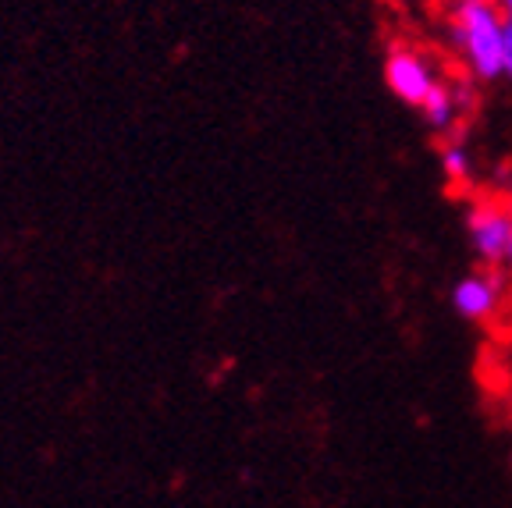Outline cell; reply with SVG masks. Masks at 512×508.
I'll return each mask as SVG.
<instances>
[{"mask_svg": "<svg viewBox=\"0 0 512 508\" xmlns=\"http://www.w3.org/2000/svg\"><path fill=\"white\" fill-rule=\"evenodd\" d=\"M505 29L509 22L495 0H459L452 15V40L477 79L495 82L505 75Z\"/></svg>", "mask_w": 512, "mask_h": 508, "instance_id": "obj_1", "label": "cell"}, {"mask_svg": "<svg viewBox=\"0 0 512 508\" xmlns=\"http://www.w3.org/2000/svg\"><path fill=\"white\" fill-rule=\"evenodd\" d=\"M505 75L512 79V25L505 29Z\"/></svg>", "mask_w": 512, "mask_h": 508, "instance_id": "obj_7", "label": "cell"}, {"mask_svg": "<svg viewBox=\"0 0 512 508\" xmlns=\"http://www.w3.org/2000/svg\"><path fill=\"white\" fill-rule=\"evenodd\" d=\"M495 4H498V11L505 15V22L512 25V0H495Z\"/></svg>", "mask_w": 512, "mask_h": 508, "instance_id": "obj_8", "label": "cell"}, {"mask_svg": "<svg viewBox=\"0 0 512 508\" xmlns=\"http://www.w3.org/2000/svg\"><path fill=\"white\" fill-rule=\"evenodd\" d=\"M384 82H388V89L399 96L402 104L424 107L431 89L438 86V75H434L431 61L424 54H416L409 47H395L388 50V61H384Z\"/></svg>", "mask_w": 512, "mask_h": 508, "instance_id": "obj_3", "label": "cell"}, {"mask_svg": "<svg viewBox=\"0 0 512 508\" xmlns=\"http://www.w3.org/2000/svg\"><path fill=\"white\" fill-rule=\"evenodd\" d=\"M420 111H424L431 128H452V121H456V96H452V89H448L445 82H438Z\"/></svg>", "mask_w": 512, "mask_h": 508, "instance_id": "obj_5", "label": "cell"}, {"mask_svg": "<svg viewBox=\"0 0 512 508\" xmlns=\"http://www.w3.org/2000/svg\"><path fill=\"white\" fill-rule=\"evenodd\" d=\"M502 278L498 274H470L452 288V310L463 320H484L498 310Z\"/></svg>", "mask_w": 512, "mask_h": 508, "instance_id": "obj_4", "label": "cell"}, {"mask_svg": "<svg viewBox=\"0 0 512 508\" xmlns=\"http://www.w3.org/2000/svg\"><path fill=\"white\" fill-rule=\"evenodd\" d=\"M470 246L488 267H512V214L495 203L473 207L466 217Z\"/></svg>", "mask_w": 512, "mask_h": 508, "instance_id": "obj_2", "label": "cell"}, {"mask_svg": "<svg viewBox=\"0 0 512 508\" xmlns=\"http://www.w3.org/2000/svg\"><path fill=\"white\" fill-rule=\"evenodd\" d=\"M441 171H445V175L452 178V182H466V178H470V171H473L466 146L448 143L445 150H441Z\"/></svg>", "mask_w": 512, "mask_h": 508, "instance_id": "obj_6", "label": "cell"}]
</instances>
